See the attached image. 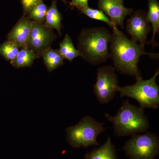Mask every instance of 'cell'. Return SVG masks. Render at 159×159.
Listing matches in <instances>:
<instances>
[{
  "instance_id": "6da1fadb",
  "label": "cell",
  "mask_w": 159,
  "mask_h": 159,
  "mask_svg": "<svg viewBox=\"0 0 159 159\" xmlns=\"http://www.w3.org/2000/svg\"><path fill=\"white\" fill-rule=\"evenodd\" d=\"M110 42V57L112 59L114 68L122 74L134 76L136 79L142 77L138 67L141 56L148 55L157 57L158 54L145 52V48L129 39L118 26L114 25Z\"/></svg>"
},
{
  "instance_id": "7a4b0ae2",
  "label": "cell",
  "mask_w": 159,
  "mask_h": 159,
  "mask_svg": "<svg viewBox=\"0 0 159 159\" xmlns=\"http://www.w3.org/2000/svg\"><path fill=\"white\" fill-rule=\"evenodd\" d=\"M111 35L104 27L83 29L78 38L77 50L80 57L93 65L106 61L110 57Z\"/></svg>"
},
{
  "instance_id": "3957f363",
  "label": "cell",
  "mask_w": 159,
  "mask_h": 159,
  "mask_svg": "<svg viewBox=\"0 0 159 159\" xmlns=\"http://www.w3.org/2000/svg\"><path fill=\"white\" fill-rule=\"evenodd\" d=\"M144 109L132 105L128 100L123 102L115 116L105 114L106 118L113 125L114 133L118 137L142 133L149 127Z\"/></svg>"
},
{
  "instance_id": "277c9868",
  "label": "cell",
  "mask_w": 159,
  "mask_h": 159,
  "mask_svg": "<svg viewBox=\"0 0 159 159\" xmlns=\"http://www.w3.org/2000/svg\"><path fill=\"white\" fill-rule=\"evenodd\" d=\"M159 74L158 69L151 78L143 80L137 78L136 82L132 85L118 87L117 92L121 97H127L137 100L141 108L156 109L159 106V87L156 80Z\"/></svg>"
},
{
  "instance_id": "5b68a950",
  "label": "cell",
  "mask_w": 159,
  "mask_h": 159,
  "mask_svg": "<svg viewBox=\"0 0 159 159\" xmlns=\"http://www.w3.org/2000/svg\"><path fill=\"white\" fill-rule=\"evenodd\" d=\"M103 125L104 123L98 122L93 117L85 116L76 125L66 129L68 143L77 148L99 145L97 137L106 129Z\"/></svg>"
},
{
  "instance_id": "8992f818",
  "label": "cell",
  "mask_w": 159,
  "mask_h": 159,
  "mask_svg": "<svg viewBox=\"0 0 159 159\" xmlns=\"http://www.w3.org/2000/svg\"><path fill=\"white\" fill-rule=\"evenodd\" d=\"M123 149L129 159H155L159 153V137L150 132L132 135Z\"/></svg>"
},
{
  "instance_id": "52a82bcc",
  "label": "cell",
  "mask_w": 159,
  "mask_h": 159,
  "mask_svg": "<svg viewBox=\"0 0 159 159\" xmlns=\"http://www.w3.org/2000/svg\"><path fill=\"white\" fill-rule=\"evenodd\" d=\"M115 70L111 66H103L97 70L93 90L97 100L101 104L111 102L118 92L119 80Z\"/></svg>"
},
{
  "instance_id": "ba28073f",
  "label": "cell",
  "mask_w": 159,
  "mask_h": 159,
  "mask_svg": "<svg viewBox=\"0 0 159 159\" xmlns=\"http://www.w3.org/2000/svg\"><path fill=\"white\" fill-rule=\"evenodd\" d=\"M55 39L53 30L46 27L43 24L33 21L28 48L39 56L46 49L51 48Z\"/></svg>"
},
{
  "instance_id": "9c48e42d",
  "label": "cell",
  "mask_w": 159,
  "mask_h": 159,
  "mask_svg": "<svg viewBox=\"0 0 159 159\" xmlns=\"http://www.w3.org/2000/svg\"><path fill=\"white\" fill-rule=\"evenodd\" d=\"M152 27L147 15L141 11L134 12L126 22V30L131 39L145 47L148 33Z\"/></svg>"
},
{
  "instance_id": "30bf717a",
  "label": "cell",
  "mask_w": 159,
  "mask_h": 159,
  "mask_svg": "<svg viewBox=\"0 0 159 159\" xmlns=\"http://www.w3.org/2000/svg\"><path fill=\"white\" fill-rule=\"evenodd\" d=\"M100 10L107 16L113 25L123 29L125 17L130 14L132 9L125 8L123 4L116 0H98Z\"/></svg>"
},
{
  "instance_id": "8fae6325",
  "label": "cell",
  "mask_w": 159,
  "mask_h": 159,
  "mask_svg": "<svg viewBox=\"0 0 159 159\" xmlns=\"http://www.w3.org/2000/svg\"><path fill=\"white\" fill-rule=\"evenodd\" d=\"M33 20L24 15L16 23L7 36V40L13 42L20 49L28 48Z\"/></svg>"
},
{
  "instance_id": "7c38bea8",
  "label": "cell",
  "mask_w": 159,
  "mask_h": 159,
  "mask_svg": "<svg viewBox=\"0 0 159 159\" xmlns=\"http://www.w3.org/2000/svg\"><path fill=\"white\" fill-rule=\"evenodd\" d=\"M84 159H117L115 145L108 137L104 144L86 153Z\"/></svg>"
},
{
  "instance_id": "4fadbf2b",
  "label": "cell",
  "mask_w": 159,
  "mask_h": 159,
  "mask_svg": "<svg viewBox=\"0 0 159 159\" xmlns=\"http://www.w3.org/2000/svg\"><path fill=\"white\" fill-rule=\"evenodd\" d=\"M62 18V16L57 9V1L53 0L48 9L43 25L49 29L57 30L61 35Z\"/></svg>"
},
{
  "instance_id": "5bb4252c",
  "label": "cell",
  "mask_w": 159,
  "mask_h": 159,
  "mask_svg": "<svg viewBox=\"0 0 159 159\" xmlns=\"http://www.w3.org/2000/svg\"><path fill=\"white\" fill-rule=\"evenodd\" d=\"M47 70L49 72L58 68L64 64V58L58 50L49 48L43 51L41 54Z\"/></svg>"
},
{
  "instance_id": "9a60e30c",
  "label": "cell",
  "mask_w": 159,
  "mask_h": 159,
  "mask_svg": "<svg viewBox=\"0 0 159 159\" xmlns=\"http://www.w3.org/2000/svg\"><path fill=\"white\" fill-rule=\"evenodd\" d=\"M148 11L147 18L152 29V35L150 43L155 46V39L159 31V4L157 0H148Z\"/></svg>"
},
{
  "instance_id": "2e32d148",
  "label": "cell",
  "mask_w": 159,
  "mask_h": 159,
  "mask_svg": "<svg viewBox=\"0 0 159 159\" xmlns=\"http://www.w3.org/2000/svg\"><path fill=\"white\" fill-rule=\"evenodd\" d=\"M39 57L37 54L29 48H23L20 50L17 56L11 62V64L16 68L31 67L34 60Z\"/></svg>"
},
{
  "instance_id": "e0dca14e",
  "label": "cell",
  "mask_w": 159,
  "mask_h": 159,
  "mask_svg": "<svg viewBox=\"0 0 159 159\" xmlns=\"http://www.w3.org/2000/svg\"><path fill=\"white\" fill-rule=\"evenodd\" d=\"M58 51L64 59L70 61L80 56L79 51L74 47L72 39L68 34H66L62 41L60 43Z\"/></svg>"
},
{
  "instance_id": "ac0fdd59",
  "label": "cell",
  "mask_w": 159,
  "mask_h": 159,
  "mask_svg": "<svg viewBox=\"0 0 159 159\" xmlns=\"http://www.w3.org/2000/svg\"><path fill=\"white\" fill-rule=\"evenodd\" d=\"M20 50L16 44L7 40L0 45V55L11 62L15 59Z\"/></svg>"
},
{
  "instance_id": "d6986e66",
  "label": "cell",
  "mask_w": 159,
  "mask_h": 159,
  "mask_svg": "<svg viewBox=\"0 0 159 159\" xmlns=\"http://www.w3.org/2000/svg\"><path fill=\"white\" fill-rule=\"evenodd\" d=\"M48 9V6L43 0L31 9L27 16L33 21L43 24Z\"/></svg>"
},
{
  "instance_id": "ffe728a7",
  "label": "cell",
  "mask_w": 159,
  "mask_h": 159,
  "mask_svg": "<svg viewBox=\"0 0 159 159\" xmlns=\"http://www.w3.org/2000/svg\"><path fill=\"white\" fill-rule=\"evenodd\" d=\"M76 7L88 17L93 19L104 22L111 27H112L114 25L111 21L110 20L108 16L101 10L92 9V8H89V6H87V7L77 6Z\"/></svg>"
},
{
  "instance_id": "44dd1931",
  "label": "cell",
  "mask_w": 159,
  "mask_h": 159,
  "mask_svg": "<svg viewBox=\"0 0 159 159\" xmlns=\"http://www.w3.org/2000/svg\"><path fill=\"white\" fill-rule=\"evenodd\" d=\"M43 0H21L24 15L27 16L34 6Z\"/></svg>"
},
{
  "instance_id": "7402d4cb",
  "label": "cell",
  "mask_w": 159,
  "mask_h": 159,
  "mask_svg": "<svg viewBox=\"0 0 159 159\" xmlns=\"http://www.w3.org/2000/svg\"><path fill=\"white\" fill-rule=\"evenodd\" d=\"M89 0H72L70 3L71 6L74 7L77 6H82V7H87L88 6Z\"/></svg>"
},
{
  "instance_id": "603a6c76",
  "label": "cell",
  "mask_w": 159,
  "mask_h": 159,
  "mask_svg": "<svg viewBox=\"0 0 159 159\" xmlns=\"http://www.w3.org/2000/svg\"><path fill=\"white\" fill-rule=\"evenodd\" d=\"M117 2H119L121 3V4H123V0H116Z\"/></svg>"
}]
</instances>
